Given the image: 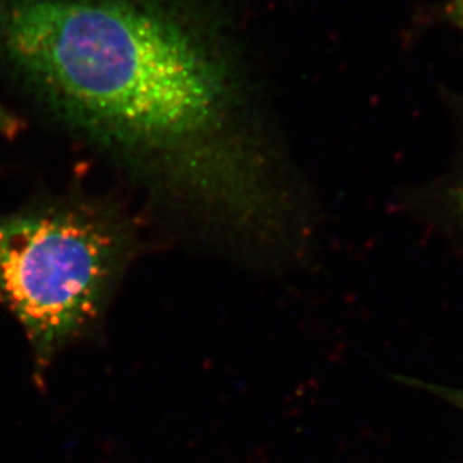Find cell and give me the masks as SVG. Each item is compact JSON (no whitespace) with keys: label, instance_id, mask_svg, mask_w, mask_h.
Here are the masks:
<instances>
[{"label":"cell","instance_id":"3957f363","mask_svg":"<svg viewBox=\"0 0 463 463\" xmlns=\"http://www.w3.org/2000/svg\"><path fill=\"white\" fill-rule=\"evenodd\" d=\"M22 129L23 125L20 118L13 111H9L4 104H0V134L8 138H14L20 134Z\"/></svg>","mask_w":463,"mask_h":463},{"label":"cell","instance_id":"7a4b0ae2","mask_svg":"<svg viewBox=\"0 0 463 463\" xmlns=\"http://www.w3.org/2000/svg\"><path fill=\"white\" fill-rule=\"evenodd\" d=\"M132 252L131 227L90 203L0 216V302L22 323L40 371L97 321Z\"/></svg>","mask_w":463,"mask_h":463},{"label":"cell","instance_id":"277c9868","mask_svg":"<svg viewBox=\"0 0 463 463\" xmlns=\"http://www.w3.org/2000/svg\"><path fill=\"white\" fill-rule=\"evenodd\" d=\"M459 11H460V17H462V20H463V0H459Z\"/></svg>","mask_w":463,"mask_h":463},{"label":"cell","instance_id":"6da1fadb","mask_svg":"<svg viewBox=\"0 0 463 463\" xmlns=\"http://www.w3.org/2000/svg\"><path fill=\"white\" fill-rule=\"evenodd\" d=\"M189 0H0V61L154 193L216 186L222 77Z\"/></svg>","mask_w":463,"mask_h":463}]
</instances>
